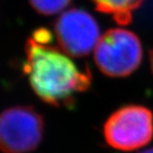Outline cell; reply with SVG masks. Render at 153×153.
Segmentation results:
<instances>
[{"label":"cell","mask_w":153,"mask_h":153,"mask_svg":"<svg viewBox=\"0 0 153 153\" xmlns=\"http://www.w3.org/2000/svg\"><path fill=\"white\" fill-rule=\"evenodd\" d=\"M23 72L36 96L50 105L69 108L75 96L91 87V75L82 71L60 47L52 44L49 30L41 28L26 42Z\"/></svg>","instance_id":"cell-1"},{"label":"cell","mask_w":153,"mask_h":153,"mask_svg":"<svg viewBox=\"0 0 153 153\" xmlns=\"http://www.w3.org/2000/svg\"><path fill=\"white\" fill-rule=\"evenodd\" d=\"M142 56V45L137 35L122 28L106 31L94 50L97 67L111 78L132 74L139 67Z\"/></svg>","instance_id":"cell-2"},{"label":"cell","mask_w":153,"mask_h":153,"mask_svg":"<svg viewBox=\"0 0 153 153\" xmlns=\"http://www.w3.org/2000/svg\"><path fill=\"white\" fill-rule=\"evenodd\" d=\"M106 143L119 151H134L153 139V114L146 106H121L108 116L103 124Z\"/></svg>","instance_id":"cell-3"},{"label":"cell","mask_w":153,"mask_h":153,"mask_svg":"<svg viewBox=\"0 0 153 153\" xmlns=\"http://www.w3.org/2000/svg\"><path fill=\"white\" fill-rule=\"evenodd\" d=\"M44 118L32 106H12L0 114V150L3 153H29L40 145Z\"/></svg>","instance_id":"cell-4"},{"label":"cell","mask_w":153,"mask_h":153,"mask_svg":"<svg viewBox=\"0 0 153 153\" xmlns=\"http://www.w3.org/2000/svg\"><path fill=\"white\" fill-rule=\"evenodd\" d=\"M59 47L71 57H85L94 50L100 39L97 20L79 8L63 12L55 23Z\"/></svg>","instance_id":"cell-5"},{"label":"cell","mask_w":153,"mask_h":153,"mask_svg":"<svg viewBox=\"0 0 153 153\" xmlns=\"http://www.w3.org/2000/svg\"><path fill=\"white\" fill-rule=\"evenodd\" d=\"M97 10L108 14L119 25L130 23L134 11L144 0H91Z\"/></svg>","instance_id":"cell-6"},{"label":"cell","mask_w":153,"mask_h":153,"mask_svg":"<svg viewBox=\"0 0 153 153\" xmlns=\"http://www.w3.org/2000/svg\"><path fill=\"white\" fill-rule=\"evenodd\" d=\"M72 0H29L30 4L38 13L51 16L62 12Z\"/></svg>","instance_id":"cell-7"},{"label":"cell","mask_w":153,"mask_h":153,"mask_svg":"<svg viewBox=\"0 0 153 153\" xmlns=\"http://www.w3.org/2000/svg\"><path fill=\"white\" fill-rule=\"evenodd\" d=\"M150 66H151V69H152V72H153V49L150 52Z\"/></svg>","instance_id":"cell-8"},{"label":"cell","mask_w":153,"mask_h":153,"mask_svg":"<svg viewBox=\"0 0 153 153\" xmlns=\"http://www.w3.org/2000/svg\"><path fill=\"white\" fill-rule=\"evenodd\" d=\"M140 153H153V147L146 149V150H143L142 152H140Z\"/></svg>","instance_id":"cell-9"}]
</instances>
